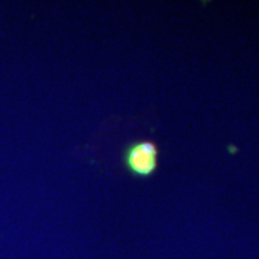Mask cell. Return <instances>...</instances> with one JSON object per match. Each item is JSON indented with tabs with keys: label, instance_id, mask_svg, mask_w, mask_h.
Returning <instances> with one entry per match:
<instances>
[{
	"label": "cell",
	"instance_id": "6da1fadb",
	"mask_svg": "<svg viewBox=\"0 0 259 259\" xmlns=\"http://www.w3.org/2000/svg\"><path fill=\"white\" fill-rule=\"evenodd\" d=\"M160 151L150 139H137L126 145L122 151V163L131 177L148 179L156 173Z\"/></svg>",
	"mask_w": 259,
	"mask_h": 259
}]
</instances>
